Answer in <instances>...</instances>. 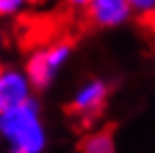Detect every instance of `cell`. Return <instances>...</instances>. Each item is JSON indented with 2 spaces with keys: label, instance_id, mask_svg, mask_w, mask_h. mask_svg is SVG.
Instances as JSON below:
<instances>
[{
  "label": "cell",
  "instance_id": "cell-9",
  "mask_svg": "<svg viewBox=\"0 0 155 153\" xmlns=\"http://www.w3.org/2000/svg\"><path fill=\"white\" fill-rule=\"evenodd\" d=\"M63 2L70 8H74V10H86V6H88L92 0H63Z\"/></svg>",
  "mask_w": 155,
  "mask_h": 153
},
{
  "label": "cell",
  "instance_id": "cell-11",
  "mask_svg": "<svg viewBox=\"0 0 155 153\" xmlns=\"http://www.w3.org/2000/svg\"><path fill=\"white\" fill-rule=\"evenodd\" d=\"M10 153H27V151H10Z\"/></svg>",
  "mask_w": 155,
  "mask_h": 153
},
{
  "label": "cell",
  "instance_id": "cell-12",
  "mask_svg": "<svg viewBox=\"0 0 155 153\" xmlns=\"http://www.w3.org/2000/svg\"><path fill=\"white\" fill-rule=\"evenodd\" d=\"M0 147H2V137H0Z\"/></svg>",
  "mask_w": 155,
  "mask_h": 153
},
{
  "label": "cell",
  "instance_id": "cell-2",
  "mask_svg": "<svg viewBox=\"0 0 155 153\" xmlns=\"http://www.w3.org/2000/svg\"><path fill=\"white\" fill-rule=\"evenodd\" d=\"M74 55V45L65 39L51 41L47 45L35 47L25 59V74L29 76L35 90H47L55 84L61 69L70 63Z\"/></svg>",
  "mask_w": 155,
  "mask_h": 153
},
{
  "label": "cell",
  "instance_id": "cell-3",
  "mask_svg": "<svg viewBox=\"0 0 155 153\" xmlns=\"http://www.w3.org/2000/svg\"><path fill=\"white\" fill-rule=\"evenodd\" d=\"M33 94L35 88L23 68L15 63L0 65V115L16 106H23L25 102L35 98Z\"/></svg>",
  "mask_w": 155,
  "mask_h": 153
},
{
  "label": "cell",
  "instance_id": "cell-8",
  "mask_svg": "<svg viewBox=\"0 0 155 153\" xmlns=\"http://www.w3.org/2000/svg\"><path fill=\"white\" fill-rule=\"evenodd\" d=\"M29 4H31V0H0V21L21 16Z\"/></svg>",
  "mask_w": 155,
  "mask_h": 153
},
{
  "label": "cell",
  "instance_id": "cell-1",
  "mask_svg": "<svg viewBox=\"0 0 155 153\" xmlns=\"http://www.w3.org/2000/svg\"><path fill=\"white\" fill-rule=\"evenodd\" d=\"M0 137L10 151L43 153L49 141L41 106L35 98L0 115Z\"/></svg>",
  "mask_w": 155,
  "mask_h": 153
},
{
  "label": "cell",
  "instance_id": "cell-5",
  "mask_svg": "<svg viewBox=\"0 0 155 153\" xmlns=\"http://www.w3.org/2000/svg\"><path fill=\"white\" fill-rule=\"evenodd\" d=\"M88 23L102 31L120 29L133 18V10L127 0H92L86 6Z\"/></svg>",
  "mask_w": 155,
  "mask_h": 153
},
{
  "label": "cell",
  "instance_id": "cell-10",
  "mask_svg": "<svg viewBox=\"0 0 155 153\" xmlns=\"http://www.w3.org/2000/svg\"><path fill=\"white\" fill-rule=\"evenodd\" d=\"M4 45H6V33H4V29H2V25H0V53H2V49H4Z\"/></svg>",
  "mask_w": 155,
  "mask_h": 153
},
{
  "label": "cell",
  "instance_id": "cell-7",
  "mask_svg": "<svg viewBox=\"0 0 155 153\" xmlns=\"http://www.w3.org/2000/svg\"><path fill=\"white\" fill-rule=\"evenodd\" d=\"M133 10V16L143 23L155 21V0H127Z\"/></svg>",
  "mask_w": 155,
  "mask_h": 153
},
{
  "label": "cell",
  "instance_id": "cell-6",
  "mask_svg": "<svg viewBox=\"0 0 155 153\" xmlns=\"http://www.w3.org/2000/svg\"><path fill=\"white\" fill-rule=\"evenodd\" d=\"M80 153H116V141L110 129H98L88 133L82 143Z\"/></svg>",
  "mask_w": 155,
  "mask_h": 153
},
{
  "label": "cell",
  "instance_id": "cell-4",
  "mask_svg": "<svg viewBox=\"0 0 155 153\" xmlns=\"http://www.w3.org/2000/svg\"><path fill=\"white\" fill-rule=\"evenodd\" d=\"M110 88L106 80L102 78H90L76 88L70 100V110L82 121H90L102 112V108L108 100Z\"/></svg>",
  "mask_w": 155,
  "mask_h": 153
}]
</instances>
